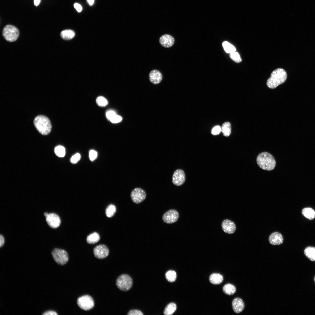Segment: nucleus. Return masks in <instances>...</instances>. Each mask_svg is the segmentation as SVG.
<instances>
[{"instance_id": "f257e3e1", "label": "nucleus", "mask_w": 315, "mask_h": 315, "mask_svg": "<svg viewBox=\"0 0 315 315\" xmlns=\"http://www.w3.org/2000/svg\"><path fill=\"white\" fill-rule=\"evenodd\" d=\"M287 77V74L284 69L281 68L277 69L272 72L270 78L267 81V85L270 88H275L284 83L286 80Z\"/></svg>"}, {"instance_id": "f03ea898", "label": "nucleus", "mask_w": 315, "mask_h": 315, "mask_svg": "<svg viewBox=\"0 0 315 315\" xmlns=\"http://www.w3.org/2000/svg\"><path fill=\"white\" fill-rule=\"evenodd\" d=\"M256 161L258 166L266 170H272L276 166V161L274 158L271 154L267 152H263L259 154L257 158Z\"/></svg>"}, {"instance_id": "7ed1b4c3", "label": "nucleus", "mask_w": 315, "mask_h": 315, "mask_svg": "<svg viewBox=\"0 0 315 315\" xmlns=\"http://www.w3.org/2000/svg\"><path fill=\"white\" fill-rule=\"evenodd\" d=\"M35 127L41 134H48L51 130V125L49 119L45 116L39 115L36 117L34 120Z\"/></svg>"}, {"instance_id": "20e7f679", "label": "nucleus", "mask_w": 315, "mask_h": 315, "mask_svg": "<svg viewBox=\"0 0 315 315\" xmlns=\"http://www.w3.org/2000/svg\"><path fill=\"white\" fill-rule=\"evenodd\" d=\"M19 34L18 29L11 25H6L3 29V36L6 40L9 42L15 41L18 37Z\"/></svg>"}, {"instance_id": "39448f33", "label": "nucleus", "mask_w": 315, "mask_h": 315, "mask_svg": "<svg viewBox=\"0 0 315 315\" xmlns=\"http://www.w3.org/2000/svg\"><path fill=\"white\" fill-rule=\"evenodd\" d=\"M116 284L120 290L126 291L129 290L132 285V280L130 276L127 274H123L117 279Z\"/></svg>"}, {"instance_id": "423d86ee", "label": "nucleus", "mask_w": 315, "mask_h": 315, "mask_svg": "<svg viewBox=\"0 0 315 315\" xmlns=\"http://www.w3.org/2000/svg\"><path fill=\"white\" fill-rule=\"evenodd\" d=\"M52 254L55 261L59 265H64L68 261V254L63 249L55 248L52 251Z\"/></svg>"}, {"instance_id": "0eeeda50", "label": "nucleus", "mask_w": 315, "mask_h": 315, "mask_svg": "<svg viewBox=\"0 0 315 315\" xmlns=\"http://www.w3.org/2000/svg\"><path fill=\"white\" fill-rule=\"evenodd\" d=\"M77 303L80 309L85 311L90 309L94 305L93 298L88 295H85L78 298Z\"/></svg>"}, {"instance_id": "6e6552de", "label": "nucleus", "mask_w": 315, "mask_h": 315, "mask_svg": "<svg viewBox=\"0 0 315 315\" xmlns=\"http://www.w3.org/2000/svg\"><path fill=\"white\" fill-rule=\"evenodd\" d=\"M146 197L145 191L143 189L137 188L132 190L130 193L131 198L133 202L136 204L143 201Z\"/></svg>"}, {"instance_id": "1a4fd4ad", "label": "nucleus", "mask_w": 315, "mask_h": 315, "mask_svg": "<svg viewBox=\"0 0 315 315\" xmlns=\"http://www.w3.org/2000/svg\"><path fill=\"white\" fill-rule=\"evenodd\" d=\"M179 218L178 211L174 209H170L165 212L162 216L164 222L167 224L173 223L176 222Z\"/></svg>"}, {"instance_id": "9d476101", "label": "nucleus", "mask_w": 315, "mask_h": 315, "mask_svg": "<svg viewBox=\"0 0 315 315\" xmlns=\"http://www.w3.org/2000/svg\"><path fill=\"white\" fill-rule=\"evenodd\" d=\"M109 251L107 247L104 245L101 244L96 246L93 249L95 256L99 259H104L107 257Z\"/></svg>"}, {"instance_id": "9b49d317", "label": "nucleus", "mask_w": 315, "mask_h": 315, "mask_svg": "<svg viewBox=\"0 0 315 315\" xmlns=\"http://www.w3.org/2000/svg\"><path fill=\"white\" fill-rule=\"evenodd\" d=\"M46 217L48 224L51 228H56L60 226L61 220L57 214L54 213L48 214Z\"/></svg>"}, {"instance_id": "f8f14e48", "label": "nucleus", "mask_w": 315, "mask_h": 315, "mask_svg": "<svg viewBox=\"0 0 315 315\" xmlns=\"http://www.w3.org/2000/svg\"><path fill=\"white\" fill-rule=\"evenodd\" d=\"M185 180V174L183 171L181 169L175 171L173 175L172 182L175 185L180 186L182 185Z\"/></svg>"}, {"instance_id": "ddd939ff", "label": "nucleus", "mask_w": 315, "mask_h": 315, "mask_svg": "<svg viewBox=\"0 0 315 315\" xmlns=\"http://www.w3.org/2000/svg\"><path fill=\"white\" fill-rule=\"evenodd\" d=\"M269 243L272 245H279L283 244L284 239L282 235L279 232L275 231L271 233L268 237Z\"/></svg>"}, {"instance_id": "4468645a", "label": "nucleus", "mask_w": 315, "mask_h": 315, "mask_svg": "<svg viewBox=\"0 0 315 315\" xmlns=\"http://www.w3.org/2000/svg\"><path fill=\"white\" fill-rule=\"evenodd\" d=\"M222 229L223 231L228 234L234 233L236 229L235 223L233 221L228 219L224 220L221 224Z\"/></svg>"}, {"instance_id": "2eb2a0df", "label": "nucleus", "mask_w": 315, "mask_h": 315, "mask_svg": "<svg viewBox=\"0 0 315 315\" xmlns=\"http://www.w3.org/2000/svg\"><path fill=\"white\" fill-rule=\"evenodd\" d=\"M159 42L163 47L168 48L173 45L174 42V39L170 35L164 34L160 37L159 39Z\"/></svg>"}, {"instance_id": "dca6fc26", "label": "nucleus", "mask_w": 315, "mask_h": 315, "mask_svg": "<svg viewBox=\"0 0 315 315\" xmlns=\"http://www.w3.org/2000/svg\"><path fill=\"white\" fill-rule=\"evenodd\" d=\"M232 306L234 312L236 313L242 312L244 308V304L243 300L240 298H237L233 300Z\"/></svg>"}, {"instance_id": "f3484780", "label": "nucleus", "mask_w": 315, "mask_h": 315, "mask_svg": "<svg viewBox=\"0 0 315 315\" xmlns=\"http://www.w3.org/2000/svg\"><path fill=\"white\" fill-rule=\"evenodd\" d=\"M162 76L161 73L157 70H152L149 74L150 81L155 84L159 83L162 80Z\"/></svg>"}, {"instance_id": "a211bd4d", "label": "nucleus", "mask_w": 315, "mask_h": 315, "mask_svg": "<svg viewBox=\"0 0 315 315\" xmlns=\"http://www.w3.org/2000/svg\"><path fill=\"white\" fill-rule=\"evenodd\" d=\"M223 277L221 274L217 273L212 274L209 278L210 282L215 285L220 284L223 281Z\"/></svg>"}, {"instance_id": "6ab92c4d", "label": "nucleus", "mask_w": 315, "mask_h": 315, "mask_svg": "<svg viewBox=\"0 0 315 315\" xmlns=\"http://www.w3.org/2000/svg\"><path fill=\"white\" fill-rule=\"evenodd\" d=\"M302 213L304 216L309 220H313L315 218V211L310 207L303 209Z\"/></svg>"}, {"instance_id": "aec40b11", "label": "nucleus", "mask_w": 315, "mask_h": 315, "mask_svg": "<svg viewBox=\"0 0 315 315\" xmlns=\"http://www.w3.org/2000/svg\"><path fill=\"white\" fill-rule=\"evenodd\" d=\"M305 256L310 260L315 261V247L308 246L304 251Z\"/></svg>"}, {"instance_id": "412c9836", "label": "nucleus", "mask_w": 315, "mask_h": 315, "mask_svg": "<svg viewBox=\"0 0 315 315\" xmlns=\"http://www.w3.org/2000/svg\"><path fill=\"white\" fill-rule=\"evenodd\" d=\"M75 33L72 30L66 29L62 31L60 34L62 38L65 40L72 39L74 36Z\"/></svg>"}, {"instance_id": "4be33fe9", "label": "nucleus", "mask_w": 315, "mask_h": 315, "mask_svg": "<svg viewBox=\"0 0 315 315\" xmlns=\"http://www.w3.org/2000/svg\"><path fill=\"white\" fill-rule=\"evenodd\" d=\"M236 288L233 285L228 284L223 287V292L226 295H230L234 294L236 291Z\"/></svg>"}, {"instance_id": "5701e85b", "label": "nucleus", "mask_w": 315, "mask_h": 315, "mask_svg": "<svg viewBox=\"0 0 315 315\" xmlns=\"http://www.w3.org/2000/svg\"><path fill=\"white\" fill-rule=\"evenodd\" d=\"M221 131L224 136L227 137L230 136L231 133L230 123L228 122L224 123L221 127Z\"/></svg>"}, {"instance_id": "b1692460", "label": "nucleus", "mask_w": 315, "mask_h": 315, "mask_svg": "<svg viewBox=\"0 0 315 315\" xmlns=\"http://www.w3.org/2000/svg\"><path fill=\"white\" fill-rule=\"evenodd\" d=\"M176 309V304L173 302L169 304L165 308L164 314L165 315H171L173 314Z\"/></svg>"}, {"instance_id": "393cba45", "label": "nucleus", "mask_w": 315, "mask_h": 315, "mask_svg": "<svg viewBox=\"0 0 315 315\" xmlns=\"http://www.w3.org/2000/svg\"><path fill=\"white\" fill-rule=\"evenodd\" d=\"M100 239L99 235L97 232H94L89 235L87 238V242L89 244H94Z\"/></svg>"}, {"instance_id": "a878e982", "label": "nucleus", "mask_w": 315, "mask_h": 315, "mask_svg": "<svg viewBox=\"0 0 315 315\" xmlns=\"http://www.w3.org/2000/svg\"><path fill=\"white\" fill-rule=\"evenodd\" d=\"M222 46L225 51L227 53H230L236 50L235 47L227 41H224L222 43Z\"/></svg>"}, {"instance_id": "bb28decb", "label": "nucleus", "mask_w": 315, "mask_h": 315, "mask_svg": "<svg viewBox=\"0 0 315 315\" xmlns=\"http://www.w3.org/2000/svg\"><path fill=\"white\" fill-rule=\"evenodd\" d=\"M176 273L174 270L168 271L165 274L166 278L169 282L174 281L176 279Z\"/></svg>"}, {"instance_id": "cd10ccee", "label": "nucleus", "mask_w": 315, "mask_h": 315, "mask_svg": "<svg viewBox=\"0 0 315 315\" xmlns=\"http://www.w3.org/2000/svg\"><path fill=\"white\" fill-rule=\"evenodd\" d=\"M116 209L115 206L112 204L109 205L106 209V214L108 217L113 216L116 212Z\"/></svg>"}, {"instance_id": "c85d7f7f", "label": "nucleus", "mask_w": 315, "mask_h": 315, "mask_svg": "<svg viewBox=\"0 0 315 315\" xmlns=\"http://www.w3.org/2000/svg\"><path fill=\"white\" fill-rule=\"evenodd\" d=\"M54 152L55 154L60 157H64L65 154V148L62 146L59 145L55 147Z\"/></svg>"}, {"instance_id": "c756f323", "label": "nucleus", "mask_w": 315, "mask_h": 315, "mask_svg": "<svg viewBox=\"0 0 315 315\" xmlns=\"http://www.w3.org/2000/svg\"><path fill=\"white\" fill-rule=\"evenodd\" d=\"M96 102L98 105L100 106H105L108 103L107 100L102 96H99L96 99Z\"/></svg>"}, {"instance_id": "7c9ffc66", "label": "nucleus", "mask_w": 315, "mask_h": 315, "mask_svg": "<svg viewBox=\"0 0 315 315\" xmlns=\"http://www.w3.org/2000/svg\"><path fill=\"white\" fill-rule=\"evenodd\" d=\"M230 57L233 60L237 63H239L242 61L239 54L235 51L230 53Z\"/></svg>"}, {"instance_id": "2f4dec72", "label": "nucleus", "mask_w": 315, "mask_h": 315, "mask_svg": "<svg viewBox=\"0 0 315 315\" xmlns=\"http://www.w3.org/2000/svg\"><path fill=\"white\" fill-rule=\"evenodd\" d=\"M80 157V154L79 153H76L71 157L70 159V162L72 163H76L79 160Z\"/></svg>"}, {"instance_id": "473e14b6", "label": "nucleus", "mask_w": 315, "mask_h": 315, "mask_svg": "<svg viewBox=\"0 0 315 315\" xmlns=\"http://www.w3.org/2000/svg\"><path fill=\"white\" fill-rule=\"evenodd\" d=\"M97 153L96 151L93 150H90L89 152V158L91 161L94 160L97 158Z\"/></svg>"}, {"instance_id": "72a5a7b5", "label": "nucleus", "mask_w": 315, "mask_h": 315, "mask_svg": "<svg viewBox=\"0 0 315 315\" xmlns=\"http://www.w3.org/2000/svg\"><path fill=\"white\" fill-rule=\"evenodd\" d=\"M122 118L121 116L116 114L109 120L113 123H117L121 121Z\"/></svg>"}, {"instance_id": "f704fd0d", "label": "nucleus", "mask_w": 315, "mask_h": 315, "mask_svg": "<svg viewBox=\"0 0 315 315\" xmlns=\"http://www.w3.org/2000/svg\"><path fill=\"white\" fill-rule=\"evenodd\" d=\"M128 315H143L142 312L140 311L137 309H133L130 310L128 313Z\"/></svg>"}, {"instance_id": "c9c22d12", "label": "nucleus", "mask_w": 315, "mask_h": 315, "mask_svg": "<svg viewBox=\"0 0 315 315\" xmlns=\"http://www.w3.org/2000/svg\"><path fill=\"white\" fill-rule=\"evenodd\" d=\"M221 131V127L219 126H216L213 128L211 131L212 134L216 135L219 134Z\"/></svg>"}, {"instance_id": "e433bc0d", "label": "nucleus", "mask_w": 315, "mask_h": 315, "mask_svg": "<svg viewBox=\"0 0 315 315\" xmlns=\"http://www.w3.org/2000/svg\"><path fill=\"white\" fill-rule=\"evenodd\" d=\"M116 114V112L113 110H110L107 111L106 113V116L107 118L110 120Z\"/></svg>"}, {"instance_id": "4c0bfd02", "label": "nucleus", "mask_w": 315, "mask_h": 315, "mask_svg": "<svg viewBox=\"0 0 315 315\" xmlns=\"http://www.w3.org/2000/svg\"><path fill=\"white\" fill-rule=\"evenodd\" d=\"M74 7L77 11L78 12H80L82 10V6L80 4L78 3H76L74 4Z\"/></svg>"}, {"instance_id": "58836bf2", "label": "nucleus", "mask_w": 315, "mask_h": 315, "mask_svg": "<svg viewBox=\"0 0 315 315\" xmlns=\"http://www.w3.org/2000/svg\"><path fill=\"white\" fill-rule=\"evenodd\" d=\"M43 315H57V313L53 311H48L44 312Z\"/></svg>"}, {"instance_id": "ea45409f", "label": "nucleus", "mask_w": 315, "mask_h": 315, "mask_svg": "<svg viewBox=\"0 0 315 315\" xmlns=\"http://www.w3.org/2000/svg\"><path fill=\"white\" fill-rule=\"evenodd\" d=\"M4 239L3 236L1 235H0V247H1L3 246L4 244Z\"/></svg>"}, {"instance_id": "a19ab883", "label": "nucleus", "mask_w": 315, "mask_h": 315, "mask_svg": "<svg viewBox=\"0 0 315 315\" xmlns=\"http://www.w3.org/2000/svg\"><path fill=\"white\" fill-rule=\"evenodd\" d=\"M41 0H34V3L35 5L38 6L40 4Z\"/></svg>"}, {"instance_id": "79ce46f5", "label": "nucleus", "mask_w": 315, "mask_h": 315, "mask_svg": "<svg viewBox=\"0 0 315 315\" xmlns=\"http://www.w3.org/2000/svg\"><path fill=\"white\" fill-rule=\"evenodd\" d=\"M87 1L90 6H92L94 4V0H87Z\"/></svg>"}, {"instance_id": "37998d69", "label": "nucleus", "mask_w": 315, "mask_h": 315, "mask_svg": "<svg viewBox=\"0 0 315 315\" xmlns=\"http://www.w3.org/2000/svg\"><path fill=\"white\" fill-rule=\"evenodd\" d=\"M48 214L47 213L45 212L44 213V215L45 217H46Z\"/></svg>"}, {"instance_id": "c03bdc74", "label": "nucleus", "mask_w": 315, "mask_h": 315, "mask_svg": "<svg viewBox=\"0 0 315 315\" xmlns=\"http://www.w3.org/2000/svg\"><path fill=\"white\" fill-rule=\"evenodd\" d=\"M314 281H315V277L314 278Z\"/></svg>"}]
</instances>
